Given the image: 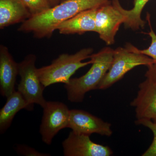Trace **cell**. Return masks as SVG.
<instances>
[{
  "mask_svg": "<svg viewBox=\"0 0 156 156\" xmlns=\"http://www.w3.org/2000/svg\"><path fill=\"white\" fill-rule=\"evenodd\" d=\"M135 124L141 125L148 128L153 132L154 135L153 140L148 148L143 154L142 156H156V123L151 120L136 119Z\"/></svg>",
  "mask_w": 156,
  "mask_h": 156,
  "instance_id": "17",
  "label": "cell"
},
{
  "mask_svg": "<svg viewBox=\"0 0 156 156\" xmlns=\"http://www.w3.org/2000/svg\"><path fill=\"white\" fill-rule=\"evenodd\" d=\"M110 123L89 113L79 109L70 111L69 122L68 128L78 134L90 135L97 134L107 136L112 134Z\"/></svg>",
  "mask_w": 156,
  "mask_h": 156,
  "instance_id": "8",
  "label": "cell"
},
{
  "mask_svg": "<svg viewBox=\"0 0 156 156\" xmlns=\"http://www.w3.org/2000/svg\"><path fill=\"white\" fill-rule=\"evenodd\" d=\"M126 17L117 5V0H112L98 8L95 18V32L108 45L115 43V37L120 25L124 23Z\"/></svg>",
  "mask_w": 156,
  "mask_h": 156,
  "instance_id": "7",
  "label": "cell"
},
{
  "mask_svg": "<svg viewBox=\"0 0 156 156\" xmlns=\"http://www.w3.org/2000/svg\"><path fill=\"white\" fill-rule=\"evenodd\" d=\"M65 156H110L112 151L109 147L98 144L89 135L71 131L62 143Z\"/></svg>",
  "mask_w": 156,
  "mask_h": 156,
  "instance_id": "9",
  "label": "cell"
},
{
  "mask_svg": "<svg viewBox=\"0 0 156 156\" xmlns=\"http://www.w3.org/2000/svg\"><path fill=\"white\" fill-rule=\"evenodd\" d=\"M31 17L22 0H0V29L23 22Z\"/></svg>",
  "mask_w": 156,
  "mask_h": 156,
  "instance_id": "13",
  "label": "cell"
},
{
  "mask_svg": "<svg viewBox=\"0 0 156 156\" xmlns=\"http://www.w3.org/2000/svg\"><path fill=\"white\" fill-rule=\"evenodd\" d=\"M43 109L40 132L43 142L50 145L60 130L68 128L70 110L62 102L52 101H47Z\"/></svg>",
  "mask_w": 156,
  "mask_h": 156,
  "instance_id": "6",
  "label": "cell"
},
{
  "mask_svg": "<svg viewBox=\"0 0 156 156\" xmlns=\"http://www.w3.org/2000/svg\"><path fill=\"white\" fill-rule=\"evenodd\" d=\"M152 121H153L154 122L156 123V119L152 120Z\"/></svg>",
  "mask_w": 156,
  "mask_h": 156,
  "instance_id": "22",
  "label": "cell"
},
{
  "mask_svg": "<svg viewBox=\"0 0 156 156\" xmlns=\"http://www.w3.org/2000/svg\"><path fill=\"white\" fill-rule=\"evenodd\" d=\"M98 8H94L80 13L61 23L56 30L62 34H82L87 32L96 31L95 18Z\"/></svg>",
  "mask_w": 156,
  "mask_h": 156,
  "instance_id": "12",
  "label": "cell"
},
{
  "mask_svg": "<svg viewBox=\"0 0 156 156\" xmlns=\"http://www.w3.org/2000/svg\"><path fill=\"white\" fill-rule=\"evenodd\" d=\"M36 60L35 55L29 54L18 63V75L20 76V80L17 91L33 109L35 104L39 105L43 108L47 102L43 95L45 87L41 83L37 73Z\"/></svg>",
  "mask_w": 156,
  "mask_h": 156,
  "instance_id": "5",
  "label": "cell"
},
{
  "mask_svg": "<svg viewBox=\"0 0 156 156\" xmlns=\"http://www.w3.org/2000/svg\"><path fill=\"white\" fill-rule=\"evenodd\" d=\"M7 98L5 104L0 111L1 134L5 133L10 127L14 116L18 112L23 109L29 111L33 110L18 91H15Z\"/></svg>",
  "mask_w": 156,
  "mask_h": 156,
  "instance_id": "14",
  "label": "cell"
},
{
  "mask_svg": "<svg viewBox=\"0 0 156 156\" xmlns=\"http://www.w3.org/2000/svg\"><path fill=\"white\" fill-rule=\"evenodd\" d=\"M147 20L151 29L150 31L148 33L149 35L151 38V45L147 49L140 50L137 48V50L139 53L144 54L152 58L154 62V63H156V34L152 28L149 14L147 15Z\"/></svg>",
  "mask_w": 156,
  "mask_h": 156,
  "instance_id": "18",
  "label": "cell"
},
{
  "mask_svg": "<svg viewBox=\"0 0 156 156\" xmlns=\"http://www.w3.org/2000/svg\"><path fill=\"white\" fill-rule=\"evenodd\" d=\"M50 5L51 7H54V6L57 5L61 2V0H50Z\"/></svg>",
  "mask_w": 156,
  "mask_h": 156,
  "instance_id": "21",
  "label": "cell"
},
{
  "mask_svg": "<svg viewBox=\"0 0 156 156\" xmlns=\"http://www.w3.org/2000/svg\"><path fill=\"white\" fill-rule=\"evenodd\" d=\"M154 62L152 58L139 53L137 48L128 43L125 48L119 47L114 50L111 66L98 89H108L134 68L141 65L148 66Z\"/></svg>",
  "mask_w": 156,
  "mask_h": 156,
  "instance_id": "4",
  "label": "cell"
},
{
  "mask_svg": "<svg viewBox=\"0 0 156 156\" xmlns=\"http://www.w3.org/2000/svg\"><path fill=\"white\" fill-rule=\"evenodd\" d=\"M19 73L18 63L14 60L9 49L0 46V92L6 98L15 92V85Z\"/></svg>",
  "mask_w": 156,
  "mask_h": 156,
  "instance_id": "11",
  "label": "cell"
},
{
  "mask_svg": "<svg viewBox=\"0 0 156 156\" xmlns=\"http://www.w3.org/2000/svg\"><path fill=\"white\" fill-rule=\"evenodd\" d=\"M136 97L130 103L136 119H156V84L146 79L139 85Z\"/></svg>",
  "mask_w": 156,
  "mask_h": 156,
  "instance_id": "10",
  "label": "cell"
},
{
  "mask_svg": "<svg viewBox=\"0 0 156 156\" xmlns=\"http://www.w3.org/2000/svg\"><path fill=\"white\" fill-rule=\"evenodd\" d=\"M147 66V70L145 74L146 78L156 84V63L154 62Z\"/></svg>",
  "mask_w": 156,
  "mask_h": 156,
  "instance_id": "20",
  "label": "cell"
},
{
  "mask_svg": "<svg viewBox=\"0 0 156 156\" xmlns=\"http://www.w3.org/2000/svg\"><path fill=\"white\" fill-rule=\"evenodd\" d=\"M93 51L92 48H86L73 54L63 53L49 65L37 69L42 85L46 88L57 83L67 84L77 70L92 64L90 60L85 62L83 61L90 58Z\"/></svg>",
  "mask_w": 156,
  "mask_h": 156,
  "instance_id": "3",
  "label": "cell"
},
{
  "mask_svg": "<svg viewBox=\"0 0 156 156\" xmlns=\"http://www.w3.org/2000/svg\"><path fill=\"white\" fill-rule=\"evenodd\" d=\"M114 50L109 47L90 56L92 66L83 76L71 79L64 87L68 99L73 103H80L87 92L98 89L111 66Z\"/></svg>",
  "mask_w": 156,
  "mask_h": 156,
  "instance_id": "2",
  "label": "cell"
},
{
  "mask_svg": "<svg viewBox=\"0 0 156 156\" xmlns=\"http://www.w3.org/2000/svg\"><path fill=\"white\" fill-rule=\"evenodd\" d=\"M109 0H65L23 22L18 30L31 33L37 38H50L61 23L82 11L98 8Z\"/></svg>",
  "mask_w": 156,
  "mask_h": 156,
  "instance_id": "1",
  "label": "cell"
},
{
  "mask_svg": "<svg viewBox=\"0 0 156 156\" xmlns=\"http://www.w3.org/2000/svg\"><path fill=\"white\" fill-rule=\"evenodd\" d=\"M150 0H134V7L130 10L123 9L119 0H117V5L121 12L126 17L124 23L125 27L135 30L144 28L146 22L141 17L143 9Z\"/></svg>",
  "mask_w": 156,
  "mask_h": 156,
  "instance_id": "15",
  "label": "cell"
},
{
  "mask_svg": "<svg viewBox=\"0 0 156 156\" xmlns=\"http://www.w3.org/2000/svg\"><path fill=\"white\" fill-rule=\"evenodd\" d=\"M65 1V0H61V2H63V1Z\"/></svg>",
  "mask_w": 156,
  "mask_h": 156,
  "instance_id": "23",
  "label": "cell"
},
{
  "mask_svg": "<svg viewBox=\"0 0 156 156\" xmlns=\"http://www.w3.org/2000/svg\"><path fill=\"white\" fill-rule=\"evenodd\" d=\"M17 153L24 156H50L47 154L39 152L33 148L24 145H18L16 147Z\"/></svg>",
  "mask_w": 156,
  "mask_h": 156,
  "instance_id": "19",
  "label": "cell"
},
{
  "mask_svg": "<svg viewBox=\"0 0 156 156\" xmlns=\"http://www.w3.org/2000/svg\"><path fill=\"white\" fill-rule=\"evenodd\" d=\"M22 1L30 12L31 17L41 14L51 8L50 0Z\"/></svg>",
  "mask_w": 156,
  "mask_h": 156,
  "instance_id": "16",
  "label": "cell"
}]
</instances>
